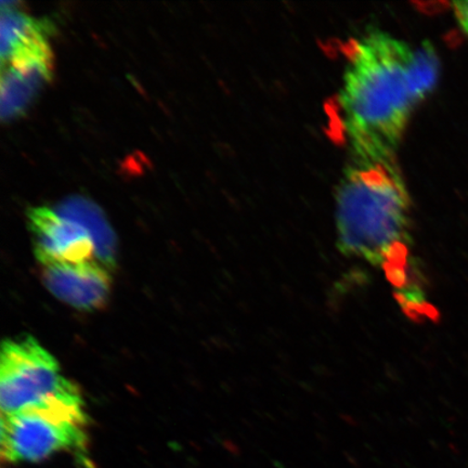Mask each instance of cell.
Here are the masks:
<instances>
[{
	"mask_svg": "<svg viewBox=\"0 0 468 468\" xmlns=\"http://www.w3.org/2000/svg\"><path fill=\"white\" fill-rule=\"evenodd\" d=\"M435 47H412L379 28L351 40L332 120L351 157L391 159L420 102L437 84Z\"/></svg>",
	"mask_w": 468,
	"mask_h": 468,
	"instance_id": "1",
	"label": "cell"
},
{
	"mask_svg": "<svg viewBox=\"0 0 468 468\" xmlns=\"http://www.w3.org/2000/svg\"><path fill=\"white\" fill-rule=\"evenodd\" d=\"M335 226L342 254L382 267L398 290L411 281V198L396 157H350L336 190Z\"/></svg>",
	"mask_w": 468,
	"mask_h": 468,
	"instance_id": "2",
	"label": "cell"
},
{
	"mask_svg": "<svg viewBox=\"0 0 468 468\" xmlns=\"http://www.w3.org/2000/svg\"><path fill=\"white\" fill-rule=\"evenodd\" d=\"M27 219L40 265L96 261L95 242L80 222L63 218L48 207L28 209Z\"/></svg>",
	"mask_w": 468,
	"mask_h": 468,
	"instance_id": "5",
	"label": "cell"
},
{
	"mask_svg": "<svg viewBox=\"0 0 468 468\" xmlns=\"http://www.w3.org/2000/svg\"><path fill=\"white\" fill-rule=\"evenodd\" d=\"M87 415L73 384L38 407L2 414V459L39 462L62 452H86Z\"/></svg>",
	"mask_w": 468,
	"mask_h": 468,
	"instance_id": "3",
	"label": "cell"
},
{
	"mask_svg": "<svg viewBox=\"0 0 468 468\" xmlns=\"http://www.w3.org/2000/svg\"><path fill=\"white\" fill-rule=\"evenodd\" d=\"M51 72L52 58L2 67L0 104L3 121L16 119L25 113L34 97L50 80Z\"/></svg>",
	"mask_w": 468,
	"mask_h": 468,
	"instance_id": "8",
	"label": "cell"
},
{
	"mask_svg": "<svg viewBox=\"0 0 468 468\" xmlns=\"http://www.w3.org/2000/svg\"><path fill=\"white\" fill-rule=\"evenodd\" d=\"M57 212L63 218L83 225L95 242L96 259L108 269L116 262V239L102 210L95 203L81 197H73L58 205Z\"/></svg>",
	"mask_w": 468,
	"mask_h": 468,
	"instance_id": "9",
	"label": "cell"
},
{
	"mask_svg": "<svg viewBox=\"0 0 468 468\" xmlns=\"http://www.w3.org/2000/svg\"><path fill=\"white\" fill-rule=\"evenodd\" d=\"M456 19L462 29L468 35V0L466 2H455L452 4Z\"/></svg>",
	"mask_w": 468,
	"mask_h": 468,
	"instance_id": "10",
	"label": "cell"
},
{
	"mask_svg": "<svg viewBox=\"0 0 468 468\" xmlns=\"http://www.w3.org/2000/svg\"><path fill=\"white\" fill-rule=\"evenodd\" d=\"M73 384L55 356L29 336L7 339L0 356V407L13 414L43 405Z\"/></svg>",
	"mask_w": 468,
	"mask_h": 468,
	"instance_id": "4",
	"label": "cell"
},
{
	"mask_svg": "<svg viewBox=\"0 0 468 468\" xmlns=\"http://www.w3.org/2000/svg\"><path fill=\"white\" fill-rule=\"evenodd\" d=\"M16 3H2V67L33 58H52L48 38L52 25L17 10Z\"/></svg>",
	"mask_w": 468,
	"mask_h": 468,
	"instance_id": "7",
	"label": "cell"
},
{
	"mask_svg": "<svg viewBox=\"0 0 468 468\" xmlns=\"http://www.w3.org/2000/svg\"><path fill=\"white\" fill-rule=\"evenodd\" d=\"M46 288L64 303L80 310H97L107 303L112 280L98 261L54 262L42 266Z\"/></svg>",
	"mask_w": 468,
	"mask_h": 468,
	"instance_id": "6",
	"label": "cell"
}]
</instances>
